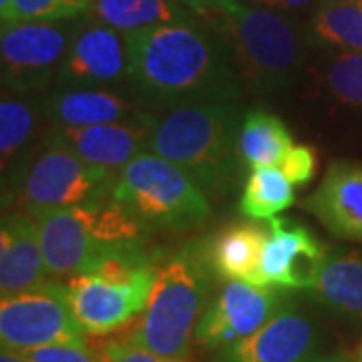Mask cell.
<instances>
[{
	"instance_id": "1",
	"label": "cell",
	"mask_w": 362,
	"mask_h": 362,
	"mask_svg": "<svg viewBox=\"0 0 362 362\" xmlns=\"http://www.w3.org/2000/svg\"><path fill=\"white\" fill-rule=\"evenodd\" d=\"M127 78L145 99L165 107L235 101L242 75L214 28L194 21L125 33Z\"/></svg>"
},
{
	"instance_id": "34",
	"label": "cell",
	"mask_w": 362,
	"mask_h": 362,
	"mask_svg": "<svg viewBox=\"0 0 362 362\" xmlns=\"http://www.w3.org/2000/svg\"><path fill=\"white\" fill-rule=\"evenodd\" d=\"M11 6H13V0H0V18H2V23L8 18V14H11Z\"/></svg>"
},
{
	"instance_id": "25",
	"label": "cell",
	"mask_w": 362,
	"mask_h": 362,
	"mask_svg": "<svg viewBox=\"0 0 362 362\" xmlns=\"http://www.w3.org/2000/svg\"><path fill=\"white\" fill-rule=\"evenodd\" d=\"M37 115L25 99L2 95L0 101V153L2 169H16L26 157V147L33 141Z\"/></svg>"
},
{
	"instance_id": "29",
	"label": "cell",
	"mask_w": 362,
	"mask_h": 362,
	"mask_svg": "<svg viewBox=\"0 0 362 362\" xmlns=\"http://www.w3.org/2000/svg\"><path fill=\"white\" fill-rule=\"evenodd\" d=\"M278 168L294 185H306L316 171V153L308 145H292Z\"/></svg>"
},
{
	"instance_id": "21",
	"label": "cell",
	"mask_w": 362,
	"mask_h": 362,
	"mask_svg": "<svg viewBox=\"0 0 362 362\" xmlns=\"http://www.w3.org/2000/svg\"><path fill=\"white\" fill-rule=\"evenodd\" d=\"M185 0H93L89 13L97 23H103L131 33L147 26L192 21Z\"/></svg>"
},
{
	"instance_id": "33",
	"label": "cell",
	"mask_w": 362,
	"mask_h": 362,
	"mask_svg": "<svg viewBox=\"0 0 362 362\" xmlns=\"http://www.w3.org/2000/svg\"><path fill=\"white\" fill-rule=\"evenodd\" d=\"M310 362H356V358L346 354V352H337V354H328V356H322V358H314Z\"/></svg>"
},
{
	"instance_id": "24",
	"label": "cell",
	"mask_w": 362,
	"mask_h": 362,
	"mask_svg": "<svg viewBox=\"0 0 362 362\" xmlns=\"http://www.w3.org/2000/svg\"><path fill=\"white\" fill-rule=\"evenodd\" d=\"M294 202V183L286 177L278 165H266L252 169L238 207L246 218L270 220L276 218V214L288 209Z\"/></svg>"
},
{
	"instance_id": "2",
	"label": "cell",
	"mask_w": 362,
	"mask_h": 362,
	"mask_svg": "<svg viewBox=\"0 0 362 362\" xmlns=\"http://www.w3.org/2000/svg\"><path fill=\"white\" fill-rule=\"evenodd\" d=\"M240 129V111L233 101L177 105L153 119L147 151L187 171L207 197H221L244 168Z\"/></svg>"
},
{
	"instance_id": "28",
	"label": "cell",
	"mask_w": 362,
	"mask_h": 362,
	"mask_svg": "<svg viewBox=\"0 0 362 362\" xmlns=\"http://www.w3.org/2000/svg\"><path fill=\"white\" fill-rule=\"evenodd\" d=\"M26 358L33 362H107L105 356H97L85 342H63L40 349L25 350Z\"/></svg>"
},
{
	"instance_id": "9",
	"label": "cell",
	"mask_w": 362,
	"mask_h": 362,
	"mask_svg": "<svg viewBox=\"0 0 362 362\" xmlns=\"http://www.w3.org/2000/svg\"><path fill=\"white\" fill-rule=\"evenodd\" d=\"M85 334L73 314L65 284L45 282L0 302L2 349L25 352L49 344L85 342Z\"/></svg>"
},
{
	"instance_id": "17",
	"label": "cell",
	"mask_w": 362,
	"mask_h": 362,
	"mask_svg": "<svg viewBox=\"0 0 362 362\" xmlns=\"http://www.w3.org/2000/svg\"><path fill=\"white\" fill-rule=\"evenodd\" d=\"M49 278L37 220L26 211H8L0 228V296L39 288Z\"/></svg>"
},
{
	"instance_id": "36",
	"label": "cell",
	"mask_w": 362,
	"mask_h": 362,
	"mask_svg": "<svg viewBox=\"0 0 362 362\" xmlns=\"http://www.w3.org/2000/svg\"><path fill=\"white\" fill-rule=\"evenodd\" d=\"M322 2H337V0H322Z\"/></svg>"
},
{
	"instance_id": "8",
	"label": "cell",
	"mask_w": 362,
	"mask_h": 362,
	"mask_svg": "<svg viewBox=\"0 0 362 362\" xmlns=\"http://www.w3.org/2000/svg\"><path fill=\"white\" fill-rule=\"evenodd\" d=\"M115 173L93 168L65 145L45 139L39 153H30L8 173L14 199L26 214L111 199Z\"/></svg>"
},
{
	"instance_id": "31",
	"label": "cell",
	"mask_w": 362,
	"mask_h": 362,
	"mask_svg": "<svg viewBox=\"0 0 362 362\" xmlns=\"http://www.w3.org/2000/svg\"><path fill=\"white\" fill-rule=\"evenodd\" d=\"M246 2L256 4V6H264V8H272L278 13H294V11L308 8L314 0H246Z\"/></svg>"
},
{
	"instance_id": "4",
	"label": "cell",
	"mask_w": 362,
	"mask_h": 362,
	"mask_svg": "<svg viewBox=\"0 0 362 362\" xmlns=\"http://www.w3.org/2000/svg\"><path fill=\"white\" fill-rule=\"evenodd\" d=\"M214 276L206 242L181 247L157 270L149 304L129 340L161 356L187 361Z\"/></svg>"
},
{
	"instance_id": "27",
	"label": "cell",
	"mask_w": 362,
	"mask_h": 362,
	"mask_svg": "<svg viewBox=\"0 0 362 362\" xmlns=\"http://www.w3.org/2000/svg\"><path fill=\"white\" fill-rule=\"evenodd\" d=\"M93 0H13L2 26L23 21H69L89 13Z\"/></svg>"
},
{
	"instance_id": "11",
	"label": "cell",
	"mask_w": 362,
	"mask_h": 362,
	"mask_svg": "<svg viewBox=\"0 0 362 362\" xmlns=\"http://www.w3.org/2000/svg\"><path fill=\"white\" fill-rule=\"evenodd\" d=\"M290 302L286 288L226 280L207 302L195 326L194 342L207 350H221L254 334Z\"/></svg>"
},
{
	"instance_id": "5",
	"label": "cell",
	"mask_w": 362,
	"mask_h": 362,
	"mask_svg": "<svg viewBox=\"0 0 362 362\" xmlns=\"http://www.w3.org/2000/svg\"><path fill=\"white\" fill-rule=\"evenodd\" d=\"M39 226L45 264L52 278L90 270L109 254L143 247L145 223L107 202L42 209L30 214Z\"/></svg>"
},
{
	"instance_id": "7",
	"label": "cell",
	"mask_w": 362,
	"mask_h": 362,
	"mask_svg": "<svg viewBox=\"0 0 362 362\" xmlns=\"http://www.w3.org/2000/svg\"><path fill=\"white\" fill-rule=\"evenodd\" d=\"M111 202L147 228L192 230L211 216L206 192L187 171L145 151L117 173Z\"/></svg>"
},
{
	"instance_id": "35",
	"label": "cell",
	"mask_w": 362,
	"mask_h": 362,
	"mask_svg": "<svg viewBox=\"0 0 362 362\" xmlns=\"http://www.w3.org/2000/svg\"><path fill=\"white\" fill-rule=\"evenodd\" d=\"M356 362H362V346L361 350H358V354H356Z\"/></svg>"
},
{
	"instance_id": "19",
	"label": "cell",
	"mask_w": 362,
	"mask_h": 362,
	"mask_svg": "<svg viewBox=\"0 0 362 362\" xmlns=\"http://www.w3.org/2000/svg\"><path fill=\"white\" fill-rule=\"evenodd\" d=\"M310 298L344 320H362V252H328Z\"/></svg>"
},
{
	"instance_id": "13",
	"label": "cell",
	"mask_w": 362,
	"mask_h": 362,
	"mask_svg": "<svg viewBox=\"0 0 362 362\" xmlns=\"http://www.w3.org/2000/svg\"><path fill=\"white\" fill-rule=\"evenodd\" d=\"M125 33L103 23L77 28L57 81L65 87L109 89L127 78Z\"/></svg>"
},
{
	"instance_id": "14",
	"label": "cell",
	"mask_w": 362,
	"mask_h": 362,
	"mask_svg": "<svg viewBox=\"0 0 362 362\" xmlns=\"http://www.w3.org/2000/svg\"><path fill=\"white\" fill-rule=\"evenodd\" d=\"M268 242L259 259V284L308 290L328 254L324 244L300 223L270 218Z\"/></svg>"
},
{
	"instance_id": "6",
	"label": "cell",
	"mask_w": 362,
	"mask_h": 362,
	"mask_svg": "<svg viewBox=\"0 0 362 362\" xmlns=\"http://www.w3.org/2000/svg\"><path fill=\"white\" fill-rule=\"evenodd\" d=\"M143 247L109 254L90 270L66 280L73 314L87 334H109L143 314L157 278Z\"/></svg>"
},
{
	"instance_id": "22",
	"label": "cell",
	"mask_w": 362,
	"mask_h": 362,
	"mask_svg": "<svg viewBox=\"0 0 362 362\" xmlns=\"http://www.w3.org/2000/svg\"><path fill=\"white\" fill-rule=\"evenodd\" d=\"M306 39L334 51L362 52V0L322 2L310 16Z\"/></svg>"
},
{
	"instance_id": "30",
	"label": "cell",
	"mask_w": 362,
	"mask_h": 362,
	"mask_svg": "<svg viewBox=\"0 0 362 362\" xmlns=\"http://www.w3.org/2000/svg\"><path fill=\"white\" fill-rule=\"evenodd\" d=\"M103 356L107 362H187L156 354V352H151V350L143 349L139 344H135L133 340L111 342V344L105 349Z\"/></svg>"
},
{
	"instance_id": "12",
	"label": "cell",
	"mask_w": 362,
	"mask_h": 362,
	"mask_svg": "<svg viewBox=\"0 0 362 362\" xmlns=\"http://www.w3.org/2000/svg\"><path fill=\"white\" fill-rule=\"evenodd\" d=\"M318 350V326L290 300L254 334L218 350L214 362H310Z\"/></svg>"
},
{
	"instance_id": "20",
	"label": "cell",
	"mask_w": 362,
	"mask_h": 362,
	"mask_svg": "<svg viewBox=\"0 0 362 362\" xmlns=\"http://www.w3.org/2000/svg\"><path fill=\"white\" fill-rule=\"evenodd\" d=\"M268 233L270 230L256 223H238L221 230L211 244H207V256L216 278L259 284V259Z\"/></svg>"
},
{
	"instance_id": "3",
	"label": "cell",
	"mask_w": 362,
	"mask_h": 362,
	"mask_svg": "<svg viewBox=\"0 0 362 362\" xmlns=\"http://www.w3.org/2000/svg\"><path fill=\"white\" fill-rule=\"evenodd\" d=\"M185 2L223 39L247 83L264 90L282 89L302 73L310 42L278 11L246 0Z\"/></svg>"
},
{
	"instance_id": "10",
	"label": "cell",
	"mask_w": 362,
	"mask_h": 362,
	"mask_svg": "<svg viewBox=\"0 0 362 362\" xmlns=\"http://www.w3.org/2000/svg\"><path fill=\"white\" fill-rule=\"evenodd\" d=\"M69 21H23L2 26L0 59L4 89L25 95L57 78L77 33V26Z\"/></svg>"
},
{
	"instance_id": "18",
	"label": "cell",
	"mask_w": 362,
	"mask_h": 362,
	"mask_svg": "<svg viewBox=\"0 0 362 362\" xmlns=\"http://www.w3.org/2000/svg\"><path fill=\"white\" fill-rule=\"evenodd\" d=\"M45 113L52 125L65 127L119 123L147 117L133 101L115 90L95 87H63L54 90L45 105Z\"/></svg>"
},
{
	"instance_id": "16",
	"label": "cell",
	"mask_w": 362,
	"mask_h": 362,
	"mask_svg": "<svg viewBox=\"0 0 362 362\" xmlns=\"http://www.w3.org/2000/svg\"><path fill=\"white\" fill-rule=\"evenodd\" d=\"M332 235L362 242V163L334 161L302 204Z\"/></svg>"
},
{
	"instance_id": "23",
	"label": "cell",
	"mask_w": 362,
	"mask_h": 362,
	"mask_svg": "<svg viewBox=\"0 0 362 362\" xmlns=\"http://www.w3.org/2000/svg\"><path fill=\"white\" fill-rule=\"evenodd\" d=\"M292 145V133L276 115L268 111H250L244 117L240 129V153L244 168L280 165Z\"/></svg>"
},
{
	"instance_id": "32",
	"label": "cell",
	"mask_w": 362,
	"mask_h": 362,
	"mask_svg": "<svg viewBox=\"0 0 362 362\" xmlns=\"http://www.w3.org/2000/svg\"><path fill=\"white\" fill-rule=\"evenodd\" d=\"M0 362H33L30 358H26L23 352L11 349H2L0 352Z\"/></svg>"
},
{
	"instance_id": "26",
	"label": "cell",
	"mask_w": 362,
	"mask_h": 362,
	"mask_svg": "<svg viewBox=\"0 0 362 362\" xmlns=\"http://www.w3.org/2000/svg\"><path fill=\"white\" fill-rule=\"evenodd\" d=\"M320 83L334 103L362 111V52H330L320 65Z\"/></svg>"
},
{
	"instance_id": "15",
	"label": "cell",
	"mask_w": 362,
	"mask_h": 362,
	"mask_svg": "<svg viewBox=\"0 0 362 362\" xmlns=\"http://www.w3.org/2000/svg\"><path fill=\"white\" fill-rule=\"evenodd\" d=\"M151 125H153V117L149 115L135 121L83 125V127L52 125L47 137L65 145L69 151L81 157L85 163L117 175L129 161L149 149Z\"/></svg>"
}]
</instances>
